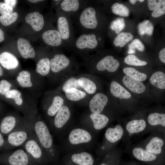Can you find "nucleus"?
Masks as SVG:
<instances>
[{"label":"nucleus","mask_w":165,"mask_h":165,"mask_svg":"<svg viewBox=\"0 0 165 165\" xmlns=\"http://www.w3.org/2000/svg\"><path fill=\"white\" fill-rule=\"evenodd\" d=\"M13 88L8 91L1 100L12 106L24 116L32 117L37 116V95Z\"/></svg>","instance_id":"nucleus-1"},{"label":"nucleus","mask_w":165,"mask_h":165,"mask_svg":"<svg viewBox=\"0 0 165 165\" xmlns=\"http://www.w3.org/2000/svg\"><path fill=\"white\" fill-rule=\"evenodd\" d=\"M32 127L40 145L48 157L56 155L53 141L47 126L37 116L31 118Z\"/></svg>","instance_id":"nucleus-2"},{"label":"nucleus","mask_w":165,"mask_h":165,"mask_svg":"<svg viewBox=\"0 0 165 165\" xmlns=\"http://www.w3.org/2000/svg\"><path fill=\"white\" fill-rule=\"evenodd\" d=\"M23 116L20 125L8 135L6 148L8 150L22 146L33 131L31 123L32 117Z\"/></svg>","instance_id":"nucleus-3"},{"label":"nucleus","mask_w":165,"mask_h":165,"mask_svg":"<svg viewBox=\"0 0 165 165\" xmlns=\"http://www.w3.org/2000/svg\"><path fill=\"white\" fill-rule=\"evenodd\" d=\"M21 147L33 159L40 162L48 159V156L39 142L33 130Z\"/></svg>","instance_id":"nucleus-4"},{"label":"nucleus","mask_w":165,"mask_h":165,"mask_svg":"<svg viewBox=\"0 0 165 165\" xmlns=\"http://www.w3.org/2000/svg\"><path fill=\"white\" fill-rule=\"evenodd\" d=\"M18 86L28 89L32 94L37 95L35 92L38 90V75H32L27 70L19 72L15 80Z\"/></svg>","instance_id":"nucleus-5"},{"label":"nucleus","mask_w":165,"mask_h":165,"mask_svg":"<svg viewBox=\"0 0 165 165\" xmlns=\"http://www.w3.org/2000/svg\"><path fill=\"white\" fill-rule=\"evenodd\" d=\"M78 20L80 27L86 32H90L96 28L98 20L95 9L90 6L85 7L79 14Z\"/></svg>","instance_id":"nucleus-6"},{"label":"nucleus","mask_w":165,"mask_h":165,"mask_svg":"<svg viewBox=\"0 0 165 165\" xmlns=\"http://www.w3.org/2000/svg\"><path fill=\"white\" fill-rule=\"evenodd\" d=\"M23 118L24 116H21L16 111H13L8 113L0 121V132L8 135L20 125Z\"/></svg>","instance_id":"nucleus-7"},{"label":"nucleus","mask_w":165,"mask_h":165,"mask_svg":"<svg viewBox=\"0 0 165 165\" xmlns=\"http://www.w3.org/2000/svg\"><path fill=\"white\" fill-rule=\"evenodd\" d=\"M98 45L96 35L90 32H86L80 35L73 43L74 48L81 51H90Z\"/></svg>","instance_id":"nucleus-8"},{"label":"nucleus","mask_w":165,"mask_h":165,"mask_svg":"<svg viewBox=\"0 0 165 165\" xmlns=\"http://www.w3.org/2000/svg\"><path fill=\"white\" fill-rule=\"evenodd\" d=\"M58 31L63 41L68 44H72L73 41L72 26L68 15L65 14L59 16L57 21Z\"/></svg>","instance_id":"nucleus-9"},{"label":"nucleus","mask_w":165,"mask_h":165,"mask_svg":"<svg viewBox=\"0 0 165 165\" xmlns=\"http://www.w3.org/2000/svg\"><path fill=\"white\" fill-rule=\"evenodd\" d=\"M9 152L6 154L10 165H29L32 159L24 149L10 150Z\"/></svg>","instance_id":"nucleus-10"},{"label":"nucleus","mask_w":165,"mask_h":165,"mask_svg":"<svg viewBox=\"0 0 165 165\" xmlns=\"http://www.w3.org/2000/svg\"><path fill=\"white\" fill-rule=\"evenodd\" d=\"M91 138V136L88 131L80 128L73 130L69 135L70 142L75 145L88 142L90 141Z\"/></svg>","instance_id":"nucleus-11"},{"label":"nucleus","mask_w":165,"mask_h":165,"mask_svg":"<svg viewBox=\"0 0 165 165\" xmlns=\"http://www.w3.org/2000/svg\"><path fill=\"white\" fill-rule=\"evenodd\" d=\"M71 112L68 108L63 105L54 116L53 127L56 130L63 127L70 118Z\"/></svg>","instance_id":"nucleus-12"},{"label":"nucleus","mask_w":165,"mask_h":165,"mask_svg":"<svg viewBox=\"0 0 165 165\" xmlns=\"http://www.w3.org/2000/svg\"><path fill=\"white\" fill-rule=\"evenodd\" d=\"M108 99L105 94L98 93L95 94L90 101L89 108L92 113H100L107 105Z\"/></svg>","instance_id":"nucleus-13"},{"label":"nucleus","mask_w":165,"mask_h":165,"mask_svg":"<svg viewBox=\"0 0 165 165\" xmlns=\"http://www.w3.org/2000/svg\"><path fill=\"white\" fill-rule=\"evenodd\" d=\"M0 64L7 71L16 69L19 66L18 60L14 55L8 52H4L0 54Z\"/></svg>","instance_id":"nucleus-14"},{"label":"nucleus","mask_w":165,"mask_h":165,"mask_svg":"<svg viewBox=\"0 0 165 165\" xmlns=\"http://www.w3.org/2000/svg\"><path fill=\"white\" fill-rule=\"evenodd\" d=\"M50 70L53 72H58L68 67L70 61L63 54H57L50 60Z\"/></svg>","instance_id":"nucleus-15"},{"label":"nucleus","mask_w":165,"mask_h":165,"mask_svg":"<svg viewBox=\"0 0 165 165\" xmlns=\"http://www.w3.org/2000/svg\"><path fill=\"white\" fill-rule=\"evenodd\" d=\"M119 65L117 60L111 55H108L101 59L97 64L96 67L99 71L107 70L110 72L116 71Z\"/></svg>","instance_id":"nucleus-16"},{"label":"nucleus","mask_w":165,"mask_h":165,"mask_svg":"<svg viewBox=\"0 0 165 165\" xmlns=\"http://www.w3.org/2000/svg\"><path fill=\"white\" fill-rule=\"evenodd\" d=\"M42 38L46 44L52 46H60L63 42L59 32L57 30H49L45 31L42 35Z\"/></svg>","instance_id":"nucleus-17"},{"label":"nucleus","mask_w":165,"mask_h":165,"mask_svg":"<svg viewBox=\"0 0 165 165\" xmlns=\"http://www.w3.org/2000/svg\"><path fill=\"white\" fill-rule=\"evenodd\" d=\"M17 48L21 56L26 59L33 58L35 56V51L27 40L20 38L17 40Z\"/></svg>","instance_id":"nucleus-18"},{"label":"nucleus","mask_w":165,"mask_h":165,"mask_svg":"<svg viewBox=\"0 0 165 165\" xmlns=\"http://www.w3.org/2000/svg\"><path fill=\"white\" fill-rule=\"evenodd\" d=\"M25 19L26 22L36 31H40L44 25L43 16L38 12L28 13L26 16Z\"/></svg>","instance_id":"nucleus-19"},{"label":"nucleus","mask_w":165,"mask_h":165,"mask_svg":"<svg viewBox=\"0 0 165 165\" xmlns=\"http://www.w3.org/2000/svg\"><path fill=\"white\" fill-rule=\"evenodd\" d=\"M122 81L125 86L134 93L141 94L145 90L146 87L143 82L128 76H124Z\"/></svg>","instance_id":"nucleus-20"},{"label":"nucleus","mask_w":165,"mask_h":165,"mask_svg":"<svg viewBox=\"0 0 165 165\" xmlns=\"http://www.w3.org/2000/svg\"><path fill=\"white\" fill-rule=\"evenodd\" d=\"M71 161L74 165H93L94 162L92 156L86 152L73 154Z\"/></svg>","instance_id":"nucleus-21"},{"label":"nucleus","mask_w":165,"mask_h":165,"mask_svg":"<svg viewBox=\"0 0 165 165\" xmlns=\"http://www.w3.org/2000/svg\"><path fill=\"white\" fill-rule=\"evenodd\" d=\"M110 90L114 97L120 99H128L131 94L120 84L116 81L112 82L110 85Z\"/></svg>","instance_id":"nucleus-22"},{"label":"nucleus","mask_w":165,"mask_h":165,"mask_svg":"<svg viewBox=\"0 0 165 165\" xmlns=\"http://www.w3.org/2000/svg\"><path fill=\"white\" fill-rule=\"evenodd\" d=\"M132 153L138 160L144 162H151L156 160V155L151 153L146 150L140 147H136L132 151Z\"/></svg>","instance_id":"nucleus-23"},{"label":"nucleus","mask_w":165,"mask_h":165,"mask_svg":"<svg viewBox=\"0 0 165 165\" xmlns=\"http://www.w3.org/2000/svg\"><path fill=\"white\" fill-rule=\"evenodd\" d=\"M124 131L120 125H117L114 128H109L105 132L106 139L111 143H114L120 140L122 137Z\"/></svg>","instance_id":"nucleus-24"},{"label":"nucleus","mask_w":165,"mask_h":165,"mask_svg":"<svg viewBox=\"0 0 165 165\" xmlns=\"http://www.w3.org/2000/svg\"><path fill=\"white\" fill-rule=\"evenodd\" d=\"M64 100L63 98L58 95L54 96L51 103L48 107L46 111V114L50 117L54 116L61 108L63 106Z\"/></svg>","instance_id":"nucleus-25"},{"label":"nucleus","mask_w":165,"mask_h":165,"mask_svg":"<svg viewBox=\"0 0 165 165\" xmlns=\"http://www.w3.org/2000/svg\"><path fill=\"white\" fill-rule=\"evenodd\" d=\"M164 144L163 140L161 138L155 137L152 138L146 145V150L155 155L160 154L162 151V147Z\"/></svg>","instance_id":"nucleus-26"},{"label":"nucleus","mask_w":165,"mask_h":165,"mask_svg":"<svg viewBox=\"0 0 165 165\" xmlns=\"http://www.w3.org/2000/svg\"><path fill=\"white\" fill-rule=\"evenodd\" d=\"M94 128L99 130L104 128L109 121L108 118L106 116L100 113H92L90 116Z\"/></svg>","instance_id":"nucleus-27"},{"label":"nucleus","mask_w":165,"mask_h":165,"mask_svg":"<svg viewBox=\"0 0 165 165\" xmlns=\"http://www.w3.org/2000/svg\"><path fill=\"white\" fill-rule=\"evenodd\" d=\"M146 123L143 119L132 120L126 125L127 131L130 134L138 133L143 131L146 127Z\"/></svg>","instance_id":"nucleus-28"},{"label":"nucleus","mask_w":165,"mask_h":165,"mask_svg":"<svg viewBox=\"0 0 165 165\" xmlns=\"http://www.w3.org/2000/svg\"><path fill=\"white\" fill-rule=\"evenodd\" d=\"M80 1L78 0H64L60 5L62 10L67 13L77 11L80 8Z\"/></svg>","instance_id":"nucleus-29"},{"label":"nucleus","mask_w":165,"mask_h":165,"mask_svg":"<svg viewBox=\"0 0 165 165\" xmlns=\"http://www.w3.org/2000/svg\"><path fill=\"white\" fill-rule=\"evenodd\" d=\"M50 70V60L47 57L40 59L36 64V72L37 74L42 76L48 75Z\"/></svg>","instance_id":"nucleus-30"},{"label":"nucleus","mask_w":165,"mask_h":165,"mask_svg":"<svg viewBox=\"0 0 165 165\" xmlns=\"http://www.w3.org/2000/svg\"><path fill=\"white\" fill-rule=\"evenodd\" d=\"M150 83L153 86L160 89H165V74L161 71L154 73L150 79Z\"/></svg>","instance_id":"nucleus-31"},{"label":"nucleus","mask_w":165,"mask_h":165,"mask_svg":"<svg viewBox=\"0 0 165 165\" xmlns=\"http://www.w3.org/2000/svg\"><path fill=\"white\" fill-rule=\"evenodd\" d=\"M18 86L15 80L3 79L0 80V99L10 90Z\"/></svg>","instance_id":"nucleus-32"},{"label":"nucleus","mask_w":165,"mask_h":165,"mask_svg":"<svg viewBox=\"0 0 165 165\" xmlns=\"http://www.w3.org/2000/svg\"><path fill=\"white\" fill-rule=\"evenodd\" d=\"M78 83L81 87L89 94H93L96 90L95 84L89 79L85 77L80 78L78 79Z\"/></svg>","instance_id":"nucleus-33"},{"label":"nucleus","mask_w":165,"mask_h":165,"mask_svg":"<svg viewBox=\"0 0 165 165\" xmlns=\"http://www.w3.org/2000/svg\"><path fill=\"white\" fill-rule=\"evenodd\" d=\"M65 92L67 98L73 101L80 100L84 98L86 95L85 92L75 88L67 90Z\"/></svg>","instance_id":"nucleus-34"},{"label":"nucleus","mask_w":165,"mask_h":165,"mask_svg":"<svg viewBox=\"0 0 165 165\" xmlns=\"http://www.w3.org/2000/svg\"><path fill=\"white\" fill-rule=\"evenodd\" d=\"M149 123L152 126L161 125L165 127V114L153 113L150 114L148 117Z\"/></svg>","instance_id":"nucleus-35"},{"label":"nucleus","mask_w":165,"mask_h":165,"mask_svg":"<svg viewBox=\"0 0 165 165\" xmlns=\"http://www.w3.org/2000/svg\"><path fill=\"white\" fill-rule=\"evenodd\" d=\"M123 72L127 76L140 81H144L147 78L145 74L133 68H125L123 69Z\"/></svg>","instance_id":"nucleus-36"},{"label":"nucleus","mask_w":165,"mask_h":165,"mask_svg":"<svg viewBox=\"0 0 165 165\" xmlns=\"http://www.w3.org/2000/svg\"><path fill=\"white\" fill-rule=\"evenodd\" d=\"M133 37V35L130 33L121 32L116 37L114 44L116 46L123 47L131 41Z\"/></svg>","instance_id":"nucleus-37"},{"label":"nucleus","mask_w":165,"mask_h":165,"mask_svg":"<svg viewBox=\"0 0 165 165\" xmlns=\"http://www.w3.org/2000/svg\"><path fill=\"white\" fill-rule=\"evenodd\" d=\"M138 28L139 33L141 35L145 34L152 35L154 29L152 23L148 20H145L140 23Z\"/></svg>","instance_id":"nucleus-38"},{"label":"nucleus","mask_w":165,"mask_h":165,"mask_svg":"<svg viewBox=\"0 0 165 165\" xmlns=\"http://www.w3.org/2000/svg\"><path fill=\"white\" fill-rule=\"evenodd\" d=\"M112 13L124 17H127L129 14V10L128 8L123 4L116 3L111 7Z\"/></svg>","instance_id":"nucleus-39"},{"label":"nucleus","mask_w":165,"mask_h":165,"mask_svg":"<svg viewBox=\"0 0 165 165\" xmlns=\"http://www.w3.org/2000/svg\"><path fill=\"white\" fill-rule=\"evenodd\" d=\"M18 14L16 12L1 15L0 16V22L4 26H8L14 23L17 20Z\"/></svg>","instance_id":"nucleus-40"},{"label":"nucleus","mask_w":165,"mask_h":165,"mask_svg":"<svg viewBox=\"0 0 165 165\" xmlns=\"http://www.w3.org/2000/svg\"><path fill=\"white\" fill-rule=\"evenodd\" d=\"M124 61L126 64L131 65L144 66L147 64V62L141 60L136 56L132 54L127 56Z\"/></svg>","instance_id":"nucleus-41"},{"label":"nucleus","mask_w":165,"mask_h":165,"mask_svg":"<svg viewBox=\"0 0 165 165\" xmlns=\"http://www.w3.org/2000/svg\"><path fill=\"white\" fill-rule=\"evenodd\" d=\"M124 19L122 18H118L112 22L111 24V29L115 31L117 34H119L125 27Z\"/></svg>","instance_id":"nucleus-42"},{"label":"nucleus","mask_w":165,"mask_h":165,"mask_svg":"<svg viewBox=\"0 0 165 165\" xmlns=\"http://www.w3.org/2000/svg\"><path fill=\"white\" fill-rule=\"evenodd\" d=\"M136 48L139 51L142 52L145 49V46L141 41L137 38L133 40L128 45V53H134Z\"/></svg>","instance_id":"nucleus-43"},{"label":"nucleus","mask_w":165,"mask_h":165,"mask_svg":"<svg viewBox=\"0 0 165 165\" xmlns=\"http://www.w3.org/2000/svg\"><path fill=\"white\" fill-rule=\"evenodd\" d=\"M81 87L78 83V79L74 77H72L68 79L63 85L62 89L64 92L72 88H80Z\"/></svg>","instance_id":"nucleus-44"},{"label":"nucleus","mask_w":165,"mask_h":165,"mask_svg":"<svg viewBox=\"0 0 165 165\" xmlns=\"http://www.w3.org/2000/svg\"><path fill=\"white\" fill-rule=\"evenodd\" d=\"M165 13V0H163L160 4L152 13V16L155 18L158 17Z\"/></svg>","instance_id":"nucleus-45"},{"label":"nucleus","mask_w":165,"mask_h":165,"mask_svg":"<svg viewBox=\"0 0 165 165\" xmlns=\"http://www.w3.org/2000/svg\"><path fill=\"white\" fill-rule=\"evenodd\" d=\"M13 8L7 4L0 2V14L2 15L13 12Z\"/></svg>","instance_id":"nucleus-46"},{"label":"nucleus","mask_w":165,"mask_h":165,"mask_svg":"<svg viewBox=\"0 0 165 165\" xmlns=\"http://www.w3.org/2000/svg\"><path fill=\"white\" fill-rule=\"evenodd\" d=\"M162 0H148V5L149 9L150 10H154L163 1Z\"/></svg>","instance_id":"nucleus-47"},{"label":"nucleus","mask_w":165,"mask_h":165,"mask_svg":"<svg viewBox=\"0 0 165 165\" xmlns=\"http://www.w3.org/2000/svg\"><path fill=\"white\" fill-rule=\"evenodd\" d=\"M159 58L163 63H165V48L162 49L159 53Z\"/></svg>","instance_id":"nucleus-48"},{"label":"nucleus","mask_w":165,"mask_h":165,"mask_svg":"<svg viewBox=\"0 0 165 165\" xmlns=\"http://www.w3.org/2000/svg\"><path fill=\"white\" fill-rule=\"evenodd\" d=\"M6 148V141L4 139L2 134L0 132V149L2 148Z\"/></svg>","instance_id":"nucleus-49"},{"label":"nucleus","mask_w":165,"mask_h":165,"mask_svg":"<svg viewBox=\"0 0 165 165\" xmlns=\"http://www.w3.org/2000/svg\"><path fill=\"white\" fill-rule=\"evenodd\" d=\"M5 3L13 8L16 3L17 1L16 0H5Z\"/></svg>","instance_id":"nucleus-50"},{"label":"nucleus","mask_w":165,"mask_h":165,"mask_svg":"<svg viewBox=\"0 0 165 165\" xmlns=\"http://www.w3.org/2000/svg\"><path fill=\"white\" fill-rule=\"evenodd\" d=\"M8 76L5 73L0 65V80L3 79H7Z\"/></svg>","instance_id":"nucleus-51"},{"label":"nucleus","mask_w":165,"mask_h":165,"mask_svg":"<svg viewBox=\"0 0 165 165\" xmlns=\"http://www.w3.org/2000/svg\"><path fill=\"white\" fill-rule=\"evenodd\" d=\"M4 39V34L2 30L0 28V42L3 41Z\"/></svg>","instance_id":"nucleus-52"},{"label":"nucleus","mask_w":165,"mask_h":165,"mask_svg":"<svg viewBox=\"0 0 165 165\" xmlns=\"http://www.w3.org/2000/svg\"><path fill=\"white\" fill-rule=\"evenodd\" d=\"M28 1L32 2V3H36L37 2H39L40 1H42L43 0H28Z\"/></svg>","instance_id":"nucleus-53"},{"label":"nucleus","mask_w":165,"mask_h":165,"mask_svg":"<svg viewBox=\"0 0 165 165\" xmlns=\"http://www.w3.org/2000/svg\"><path fill=\"white\" fill-rule=\"evenodd\" d=\"M138 1L137 0H130V2L133 4H134L136 2Z\"/></svg>","instance_id":"nucleus-54"},{"label":"nucleus","mask_w":165,"mask_h":165,"mask_svg":"<svg viewBox=\"0 0 165 165\" xmlns=\"http://www.w3.org/2000/svg\"><path fill=\"white\" fill-rule=\"evenodd\" d=\"M144 0H139L138 1L140 2H143V1H144Z\"/></svg>","instance_id":"nucleus-55"},{"label":"nucleus","mask_w":165,"mask_h":165,"mask_svg":"<svg viewBox=\"0 0 165 165\" xmlns=\"http://www.w3.org/2000/svg\"><path fill=\"white\" fill-rule=\"evenodd\" d=\"M1 104L0 103V109L1 108Z\"/></svg>","instance_id":"nucleus-56"}]
</instances>
